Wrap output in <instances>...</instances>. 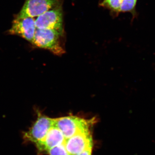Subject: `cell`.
Masks as SVG:
<instances>
[{
	"label": "cell",
	"mask_w": 155,
	"mask_h": 155,
	"mask_svg": "<svg viewBox=\"0 0 155 155\" xmlns=\"http://www.w3.org/2000/svg\"><path fill=\"white\" fill-rule=\"evenodd\" d=\"M64 32L55 29L37 28L31 44L37 47L49 50L57 55H61L65 52L62 41Z\"/></svg>",
	"instance_id": "cell-1"
},
{
	"label": "cell",
	"mask_w": 155,
	"mask_h": 155,
	"mask_svg": "<svg viewBox=\"0 0 155 155\" xmlns=\"http://www.w3.org/2000/svg\"><path fill=\"white\" fill-rule=\"evenodd\" d=\"M95 121L94 119L68 116L55 119L54 125L61 130L66 139L79 132L91 130Z\"/></svg>",
	"instance_id": "cell-2"
},
{
	"label": "cell",
	"mask_w": 155,
	"mask_h": 155,
	"mask_svg": "<svg viewBox=\"0 0 155 155\" xmlns=\"http://www.w3.org/2000/svg\"><path fill=\"white\" fill-rule=\"evenodd\" d=\"M63 2V0H60L52 8L38 17L35 20L36 28L55 29L61 32H64Z\"/></svg>",
	"instance_id": "cell-3"
},
{
	"label": "cell",
	"mask_w": 155,
	"mask_h": 155,
	"mask_svg": "<svg viewBox=\"0 0 155 155\" xmlns=\"http://www.w3.org/2000/svg\"><path fill=\"white\" fill-rule=\"evenodd\" d=\"M38 117L35 122L29 130L24 132L23 138L25 141L36 144L42 140L50 129L54 125L55 119H52L38 113Z\"/></svg>",
	"instance_id": "cell-4"
},
{
	"label": "cell",
	"mask_w": 155,
	"mask_h": 155,
	"mask_svg": "<svg viewBox=\"0 0 155 155\" xmlns=\"http://www.w3.org/2000/svg\"><path fill=\"white\" fill-rule=\"evenodd\" d=\"M60 0H25L20 12L15 18L38 17L55 6Z\"/></svg>",
	"instance_id": "cell-5"
},
{
	"label": "cell",
	"mask_w": 155,
	"mask_h": 155,
	"mask_svg": "<svg viewBox=\"0 0 155 155\" xmlns=\"http://www.w3.org/2000/svg\"><path fill=\"white\" fill-rule=\"evenodd\" d=\"M35 20L31 17L15 18L8 33L21 37L31 43L37 28Z\"/></svg>",
	"instance_id": "cell-6"
},
{
	"label": "cell",
	"mask_w": 155,
	"mask_h": 155,
	"mask_svg": "<svg viewBox=\"0 0 155 155\" xmlns=\"http://www.w3.org/2000/svg\"><path fill=\"white\" fill-rule=\"evenodd\" d=\"M67 151L71 155H75L93 147L91 130L76 134L66 139L64 142Z\"/></svg>",
	"instance_id": "cell-7"
},
{
	"label": "cell",
	"mask_w": 155,
	"mask_h": 155,
	"mask_svg": "<svg viewBox=\"0 0 155 155\" xmlns=\"http://www.w3.org/2000/svg\"><path fill=\"white\" fill-rule=\"evenodd\" d=\"M66 138L61 130L54 125L50 129L45 137L37 143L36 146L39 152L43 153L64 143Z\"/></svg>",
	"instance_id": "cell-8"
},
{
	"label": "cell",
	"mask_w": 155,
	"mask_h": 155,
	"mask_svg": "<svg viewBox=\"0 0 155 155\" xmlns=\"http://www.w3.org/2000/svg\"><path fill=\"white\" fill-rule=\"evenodd\" d=\"M122 2V0H103L100 3L99 5L109 9L111 14L117 17L120 13Z\"/></svg>",
	"instance_id": "cell-9"
},
{
	"label": "cell",
	"mask_w": 155,
	"mask_h": 155,
	"mask_svg": "<svg viewBox=\"0 0 155 155\" xmlns=\"http://www.w3.org/2000/svg\"><path fill=\"white\" fill-rule=\"evenodd\" d=\"M137 0H122L120 8V13L128 12L131 14L132 19L137 18L138 13L136 11Z\"/></svg>",
	"instance_id": "cell-10"
},
{
	"label": "cell",
	"mask_w": 155,
	"mask_h": 155,
	"mask_svg": "<svg viewBox=\"0 0 155 155\" xmlns=\"http://www.w3.org/2000/svg\"><path fill=\"white\" fill-rule=\"evenodd\" d=\"M47 153L49 155H71L67 151L64 143L51 149Z\"/></svg>",
	"instance_id": "cell-11"
},
{
	"label": "cell",
	"mask_w": 155,
	"mask_h": 155,
	"mask_svg": "<svg viewBox=\"0 0 155 155\" xmlns=\"http://www.w3.org/2000/svg\"><path fill=\"white\" fill-rule=\"evenodd\" d=\"M92 149L93 147L89 148L85 150L84 151L82 152L75 155H91Z\"/></svg>",
	"instance_id": "cell-12"
}]
</instances>
